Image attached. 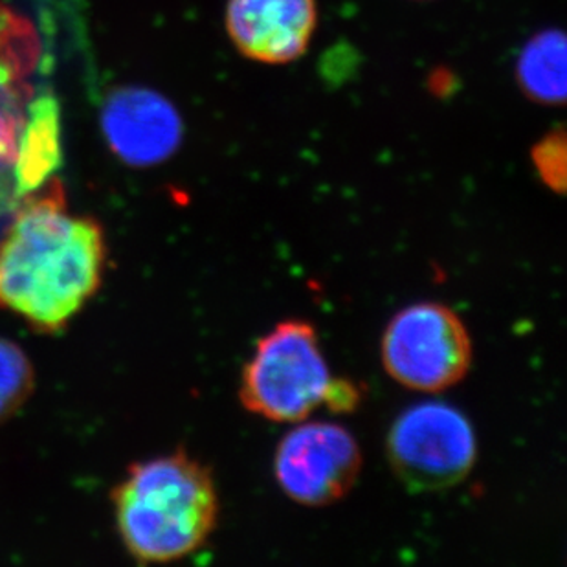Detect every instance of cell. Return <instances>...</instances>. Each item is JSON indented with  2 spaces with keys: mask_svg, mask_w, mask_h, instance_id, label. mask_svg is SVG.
I'll return each instance as SVG.
<instances>
[{
  "mask_svg": "<svg viewBox=\"0 0 567 567\" xmlns=\"http://www.w3.org/2000/svg\"><path fill=\"white\" fill-rule=\"evenodd\" d=\"M536 169L549 188L564 192L566 186V147L563 138H547L535 151Z\"/></svg>",
  "mask_w": 567,
  "mask_h": 567,
  "instance_id": "12",
  "label": "cell"
},
{
  "mask_svg": "<svg viewBox=\"0 0 567 567\" xmlns=\"http://www.w3.org/2000/svg\"><path fill=\"white\" fill-rule=\"evenodd\" d=\"M32 368L16 343L0 338V421L21 406L32 391Z\"/></svg>",
  "mask_w": 567,
  "mask_h": 567,
  "instance_id": "11",
  "label": "cell"
},
{
  "mask_svg": "<svg viewBox=\"0 0 567 567\" xmlns=\"http://www.w3.org/2000/svg\"><path fill=\"white\" fill-rule=\"evenodd\" d=\"M359 402L360 391L357 385L348 380L332 379L323 404L331 408L332 412L346 413L353 412L354 408L359 406Z\"/></svg>",
  "mask_w": 567,
  "mask_h": 567,
  "instance_id": "13",
  "label": "cell"
},
{
  "mask_svg": "<svg viewBox=\"0 0 567 567\" xmlns=\"http://www.w3.org/2000/svg\"><path fill=\"white\" fill-rule=\"evenodd\" d=\"M316 0H230L226 28L243 55L284 64L306 54L316 30Z\"/></svg>",
  "mask_w": 567,
  "mask_h": 567,
  "instance_id": "9",
  "label": "cell"
},
{
  "mask_svg": "<svg viewBox=\"0 0 567 567\" xmlns=\"http://www.w3.org/2000/svg\"><path fill=\"white\" fill-rule=\"evenodd\" d=\"M13 212L0 239V309L38 331H60L102 285L107 262L102 226L72 214L54 184Z\"/></svg>",
  "mask_w": 567,
  "mask_h": 567,
  "instance_id": "1",
  "label": "cell"
},
{
  "mask_svg": "<svg viewBox=\"0 0 567 567\" xmlns=\"http://www.w3.org/2000/svg\"><path fill=\"white\" fill-rule=\"evenodd\" d=\"M35 55L30 27L0 8V215L43 188L61 164L54 100H32L28 83Z\"/></svg>",
  "mask_w": 567,
  "mask_h": 567,
  "instance_id": "3",
  "label": "cell"
},
{
  "mask_svg": "<svg viewBox=\"0 0 567 567\" xmlns=\"http://www.w3.org/2000/svg\"><path fill=\"white\" fill-rule=\"evenodd\" d=\"M388 460L412 493L455 487L476 465V434L457 408L423 402L402 412L388 435Z\"/></svg>",
  "mask_w": 567,
  "mask_h": 567,
  "instance_id": "6",
  "label": "cell"
},
{
  "mask_svg": "<svg viewBox=\"0 0 567 567\" xmlns=\"http://www.w3.org/2000/svg\"><path fill=\"white\" fill-rule=\"evenodd\" d=\"M113 502L120 538L144 564L175 563L198 551L219 516L214 477L184 452L131 466Z\"/></svg>",
  "mask_w": 567,
  "mask_h": 567,
  "instance_id": "2",
  "label": "cell"
},
{
  "mask_svg": "<svg viewBox=\"0 0 567 567\" xmlns=\"http://www.w3.org/2000/svg\"><path fill=\"white\" fill-rule=\"evenodd\" d=\"M362 471V452L349 430L332 423H301L279 441L274 476L285 496L306 507L346 498Z\"/></svg>",
  "mask_w": 567,
  "mask_h": 567,
  "instance_id": "7",
  "label": "cell"
},
{
  "mask_svg": "<svg viewBox=\"0 0 567 567\" xmlns=\"http://www.w3.org/2000/svg\"><path fill=\"white\" fill-rule=\"evenodd\" d=\"M331 382L315 327L287 320L257 342L243 368L239 399L267 421L300 423L326 402Z\"/></svg>",
  "mask_w": 567,
  "mask_h": 567,
  "instance_id": "4",
  "label": "cell"
},
{
  "mask_svg": "<svg viewBox=\"0 0 567 567\" xmlns=\"http://www.w3.org/2000/svg\"><path fill=\"white\" fill-rule=\"evenodd\" d=\"M102 128L114 155L131 166H155L183 144L181 114L167 97L144 86L114 91L103 105Z\"/></svg>",
  "mask_w": 567,
  "mask_h": 567,
  "instance_id": "8",
  "label": "cell"
},
{
  "mask_svg": "<svg viewBox=\"0 0 567 567\" xmlns=\"http://www.w3.org/2000/svg\"><path fill=\"white\" fill-rule=\"evenodd\" d=\"M519 85L536 102L563 103L567 86L566 38L558 30H544L525 43L516 63Z\"/></svg>",
  "mask_w": 567,
  "mask_h": 567,
  "instance_id": "10",
  "label": "cell"
},
{
  "mask_svg": "<svg viewBox=\"0 0 567 567\" xmlns=\"http://www.w3.org/2000/svg\"><path fill=\"white\" fill-rule=\"evenodd\" d=\"M380 357L391 379L437 393L460 384L472 365V340L452 309L434 301L404 307L385 327Z\"/></svg>",
  "mask_w": 567,
  "mask_h": 567,
  "instance_id": "5",
  "label": "cell"
}]
</instances>
